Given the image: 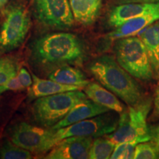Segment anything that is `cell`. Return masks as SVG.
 I'll list each match as a JSON object with an SVG mask.
<instances>
[{
  "mask_svg": "<svg viewBox=\"0 0 159 159\" xmlns=\"http://www.w3.org/2000/svg\"><path fill=\"white\" fill-rule=\"evenodd\" d=\"M84 93L89 99L97 104L102 105L110 111L122 113L125 107L116 95L97 83L89 82L83 88Z\"/></svg>",
  "mask_w": 159,
  "mask_h": 159,
  "instance_id": "9a60e30c",
  "label": "cell"
},
{
  "mask_svg": "<svg viewBox=\"0 0 159 159\" xmlns=\"http://www.w3.org/2000/svg\"><path fill=\"white\" fill-rule=\"evenodd\" d=\"M158 8L159 2L120 4L111 11L108 23L116 28L128 20Z\"/></svg>",
  "mask_w": 159,
  "mask_h": 159,
  "instance_id": "7c38bea8",
  "label": "cell"
},
{
  "mask_svg": "<svg viewBox=\"0 0 159 159\" xmlns=\"http://www.w3.org/2000/svg\"><path fill=\"white\" fill-rule=\"evenodd\" d=\"M146 47L155 73L159 75V19L136 35Z\"/></svg>",
  "mask_w": 159,
  "mask_h": 159,
  "instance_id": "2e32d148",
  "label": "cell"
},
{
  "mask_svg": "<svg viewBox=\"0 0 159 159\" xmlns=\"http://www.w3.org/2000/svg\"><path fill=\"white\" fill-rule=\"evenodd\" d=\"M48 78L62 84L75 85L81 89L89 83L82 71L69 64L61 66L49 71Z\"/></svg>",
  "mask_w": 159,
  "mask_h": 159,
  "instance_id": "ac0fdd59",
  "label": "cell"
},
{
  "mask_svg": "<svg viewBox=\"0 0 159 159\" xmlns=\"http://www.w3.org/2000/svg\"><path fill=\"white\" fill-rule=\"evenodd\" d=\"M140 143L139 141L134 140L119 143L116 144L114 152L111 155L112 159H128L134 158L136 146Z\"/></svg>",
  "mask_w": 159,
  "mask_h": 159,
  "instance_id": "603a6c76",
  "label": "cell"
},
{
  "mask_svg": "<svg viewBox=\"0 0 159 159\" xmlns=\"http://www.w3.org/2000/svg\"><path fill=\"white\" fill-rule=\"evenodd\" d=\"M151 101L141 100L134 105H128L121 113L116 128L106 136L114 144L137 140L148 142L152 138V132L148 125V115L150 112Z\"/></svg>",
  "mask_w": 159,
  "mask_h": 159,
  "instance_id": "3957f363",
  "label": "cell"
},
{
  "mask_svg": "<svg viewBox=\"0 0 159 159\" xmlns=\"http://www.w3.org/2000/svg\"><path fill=\"white\" fill-rule=\"evenodd\" d=\"M88 98L81 90L69 91L39 97L32 105L34 121L43 128H51L61 121L77 103Z\"/></svg>",
  "mask_w": 159,
  "mask_h": 159,
  "instance_id": "5b68a950",
  "label": "cell"
},
{
  "mask_svg": "<svg viewBox=\"0 0 159 159\" xmlns=\"http://www.w3.org/2000/svg\"><path fill=\"white\" fill-rule=\"evenodd\" d=\"M150 141L153 143L159 153V125L157 128L155 129L153 132H152V138Z\"/></svg>",
  "mask_w": 159,
  "mask_h": 159,
  "instance_id": "4316f807",
  "label": "cell"
},
{
  "mask_svg": "<svg viewBox=\"0 0 159 159\" xmlns=\"http://www.w3.org/2000/svg\"><path fill=\"white\" fill-rule=\"evenodd\" d=\"M152 116L155 119H159V85L156 90V97L154 99V112Z\"/></svg>",
  "mask_w": 159,
  "mask_h": 159,
  "instance_id": "484cf974",
  "label": "cell"
},
{
  "mask_svg": "<svg viewBox=\"0 0 159 159\" xmlns=\"http://www.w3.org/2000/svg\"><path fill=\"white\" fill-rule=\"evenodd\" d=\"M119 4L126 3H156L159 0H119Z\"/></svg>",
  "mask_w": 159,
  "mask_h": 159,
  "instance_id": "83f0119b",
  "label": "cell"
},
{
  "mask_svg": "<svg viewBox=\"0 0 159 159\" xmlns=\"http://www.w3.org/2000/svg\"><path fill=\"white\" fill-rule=\"evenodd\" d=\"M105 113L93 118L80 121L64 128H50V133L44 146V152L50 150L57 143L72 136H90L93 138L111 134L116 130L119 116Z\"/></svg>",
  "mask_w": 159,
  "mask_h": 159,
  "instance_id": "8992f818",
  "label": "cell"
},
{
  "mask_svg": "<svg viewBox=\"0 0 159 159\" xmlns=\"http://www.w3.org/2000/svg\"><path fill=\"white\" fill-rule=\"evenodd\" d=\"M94 138L72 136L60 141L45 157L47 159H86Z\"/></svg>",
  "mask_w": 159,
  "mask_h": 159,
  "instance_id": "30bf717a",
  "label": "cell"
},
{
  "mask_svg": "<svg viewBox=\"0 0 159 159\" xmlns=\"http://www.w3.org/2000/svg\"><path fill=\"white\" fill-rule=\"evenodd\" d=\"M30 52L33 64L45 71L63 65L80 63L85 55L80 40L67 33H51L38 38L31 43Z\"/></svg>",
  "mask_w": 159,
  "mask_h": 159,
  "instance_id": "6da1fadb",
  "label": "cell"
},
{
  "mask_svg": "<svg viewBox=\"0 0 159 159\" xmlns=\"http://www.w3.org/2000/svg\"><path fill=\"white\" fill-rule=\"evenodd\" d=\"M33 83L31 85L30 94L32 97L39 98V97L49 96L58 93L66 92L69 91L81 90L80 87L75 85H69L57 83L52 80H44L37 77L33 74Z\"/></svg>",
  "mask_w": 159,
  "mask_h": 159,
  "instance_id": "e0dca14e",
  "label": "cell"
},
{
  "mask_svg": "<svg viewBox=\"0 0 159 159\" xmlns=\"http://www.w3.org/2000/svg\"><path fill=\"white\" fill-rule=\"evenodd\" d=\"M114 52L117 62L131 76L144 81L152 79L154 71L148 50L138 36L117 39Z\"/></svg>",
  "mask_w": 159,
  "mask_h": 159,
  "instance_id": "277c9868",
  "label": "cell"
},
{
  "mask_svg": "<svg viewBox=\"0 0 159 159\" xmlns=\"http://www.w3.org/2000/svg\"><path fill=\"white\" fill-rule=\"evenodd\" d=\"M33 4L37 20L46 27L66 30L74 25L69 0H34Z\"/></svg>",
  "mask_w": 159,
  "mask_h": 159,
  "instance_id": "ba28073f",
  "label": "cell"
},
{
  "mask_svg": "<svg viewBox=\"0 0 159 159\" xmlns=\"http://www.w3.org/2000/svg\"><path fill=\"white\" fill-rule=\"evenodd\" d=\"M19 64L17 60L12 57L0 58V85L5 84L17 76Z\"/></svg>",
  "mask_w": 159,
  "mask_h": 159,
  "instance_id": "44dd1931",
  "label": "cell"
},
{
  "mask_svg": "<svg viewBox=\"0 0 159 159\" xmlns=\"http://www.w3.org/2000/svg\"><path fill=\"white\" fill-rule=\"evenodd\" d=\"M134 159L159 158V153L156 146L151 141L139 143L136 146L134 155Z\"/></svg>",
  "mask_w": 159,
  "mask_h": 159,
  "instance_id": "7402d4cb",
  "label": "cell"
},
{
  "mask_svg": "<svg viewBox=\"0 0 159 159\" xmlns=\"http://www.w3.org/2000/svg\"><path fill=\"white\" fill-rule=\"evenodd\" d=\"M9 0H0V11L2 13H5V7Z\"/></svg>",
  "mask_w": 159,
  "mask_h": 159,
  "instance_id": "f1b7e54d",
  "label": "cell"
},
{
  "mask_svg": "<svg viewBox=\"0 0 159 159\" xmlns=\"http://www.w3.org/2000/svg\"><path fill=\"white\" fill-rule=\"evenodd\" d=\"M109 111L110 110L108 108L97 104L91 99L88 98L84 99L77 103L69 111L68 114L57 124L52 127L51 129L55 130V129L64 128L66 126L74 124L80 121L93 118V117L109 112Z\"/></svg>",
  "mask_w": 159,
  "mask_h": 159,
  "instance_id": "8fae6325",
  "label": "cell"
},
{
  "mask_svg": "<svg viewBox=\"0 0 159 159\" xmlns=\"http://www.w3.org/2000/svg\"><path fill=\"white\" fill-rule=\"evenodd\" d=\"M23 89L24 87L19 83L17 77H16L5 84L0 85V95L2 94L7 91H18L21 90Z\"/></svg>",
  "mask_w": 159,
  "mask_h": 159,
  "instance_id": "cb8c5ba5",
  "label": "cell"
},
{
  "mask_svg": "<svg viewBox=\"0 0 159 159\" xmlns=\"http://www.w3.org/2000/svg\"><path fill=\"white\" fill-rule=\"evenodd\" d=\"M158 19L159 8L125 21L122 25L116 27L115 30L108 34L107 36L110 39H119L121 38L134 36Z\"/></svg>",
  "mask_w": 159,
  "mask_h": 159,
  "instance_id": "4fadbf2b",
  "label": "cell"
},
{
  "mask_svg": "<svg viewBox=\"0 0 159 159\" xmlns=\"http://www.w3.org/2000/svg\"><path fill=\"white\" fill-rule=\"evenodd\" d=\"M33 1H34V0H31V4H33Z\"/></svg>",
  "mask_w": 159,
  "mask_h": 159,
  "instance_id": "f546056e",
  "label": "cell"
},
{
  "mask_svg": "<svg viewBox=\"0 0 159 159\" xmlns=\"http://www.w3.org/2000/svg\"><path fill=\"white\" fill-rule=\"evenodd\" d=\"M16 77L19 80V83L24 87V89L31 86L32 83H33V77H31L30 74L26 69H20Z\"/></svg>",
  "mask_w": 159,
  "mask_h": 159,
  "instance_id": "d4e9b609",
  "label": "cell"
},
{
  "mask_svg": "<svg viewBox=\"0 0 159 159\" xmlns=\"http://www.w3.org/2000/svg\"><path fill=\"white\" fill-rule=\"evenodd\" d=\"M116 144L110 139L104 136L96 137L93 140L89 154V158L91 159H108L111 158L114 152Z\"/></svg>",
  "mask_w": 159,
  "mask_h": 159,
  "instance_id": "d6986e66",
  "label": "cell"
},
{
  "mask_svg": "<svg viewBox=\"0 0 159 159\" xmlns=\"http://www.w3.org/2000/svg\"><path fill=\"white\" fill-rule=\"evenodd\" d=\"M5 13V20L0 29V52L3 54L19 47L30 27L29 13L22 5L10 6Z\"/></svg>",
  "mask_w": 159,
  "mask_h": 159,
  "instance_id": "52a82bcc",
  "label": "cell"
},
{
  "mask_svg": "<svg viewBox=\"0 0 159 159\" xmlns=\"http://www.w3.org/2000/svg\"><path fill=\"white\" fill-rule=\"evenodd\" d=\"M32 156L30 151L10 141H5L0 145V159H31Z\"/></svg>",
  "mask_w": 159,
  "mask_h": 159,
  "instance_id": "ffe728a7",
  "label": "cell"
},
{
  "mask_svg": "<svg viewBox=\"0 0 159 159\" xmlns=\"http://www.w3.org/2000/svg\"><path fill=\"white\" fill-rule=\"evenodd\" d=\"M89 70L100 84L122 99L134 105L142 99V91L131 75L111 55H102L94 60Z\"/></svg>",
  "mask_w": 159,
  "mask_h": 159,
  "instance_id": "7a4b0ae2",
  "label": "cell"
},
{
  "mask_svg": "<svg viewBox=\"0 0 159 159\" xmlns=\"http://www.w3.org/2000/svg\"><path fill=\"white\" fill-rule=\"evenodd\" d=\"M50 128H39L25 122L17 123L9 130L11 142L20 148L34 152H44Z\"/></svg>",
  "mask_w": 159,
  "mask_h": 159,
  "instance_id": "9c48e42d",
  "label": "cell"
},
{
  "mask_svg": "<svg viewBox=\"0 0 159 159\" xmlns=\"http://www.w3.org/2000/svg\"><path fill=\"white\" fill-rule=\"evenodd\" d=\"M102 0H69L75 21L80 25H92L98 17Z\"/></svg>",
  "mask_w": 159,
  "mask_h": 159,
  "instance_id": "5bb4252c",
  "label": "cell"
}]
</instances>
